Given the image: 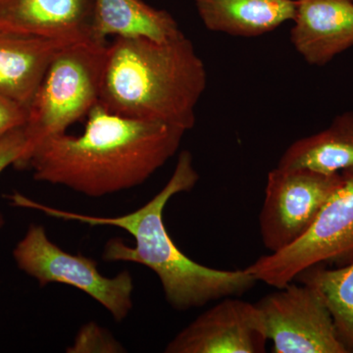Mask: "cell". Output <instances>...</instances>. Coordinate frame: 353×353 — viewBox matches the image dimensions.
<instances>
[{
  "label": "cell",
  "instance_id": "cell-8",
  "mask_svg": "<svg viewBox=\"0 0 353 353\" xmlns=\"http://www.w3.org/2000/svg\"><path fill=\"white\" fill-rule=\"evenodd\" d=\"M274 353H347L321 296L290 283L257 301Z\"/></svg>",
  "mask_w": 353,
  "mask_h": 353
},
{
  "label": "cell",
  "instance_id": "cell-15",
  "mask_svg": "<svg viewBox=\"0 0 353 353\" xmlns=\"http://www.w3.org/2000/svg\"><path fill=\"white\" fill-rule=\"evenodd\" d=\"M282 168H308L325 174L353 169V110L336 116L326 129L297 139L279 160Z\"/></svg>",
  "mask_w": 353,
  "mask_h": 353
},
{
  "label": "cell",
  "instance_id": "cell-14",
  "mask_svg": "<svg viewBox=\"0 0 353 353\" xmlns=\"http://www.w3.org/2000/svg\"><path fill=\"white\" fill-rule=\"evenodd\" d=\"M92 39L146 38L164 41L183 34L171 14L143 0H94Z\"/></svg>",
  "mask_w": 353,
  "mask_h": 353
},
{
  "label": "cell",
  "instance_id": "cell-5",
  "mask_svg": "<svg viewBox=\"0 0 353 353\" xmlns=\"http://www.w3.org/2000/svg\"><path fill=\"white\" fill-rule=\"evenodd\" d=\"M341 183L307 232L284 250L259 257L246 267L257 282L279 288L294 282L316 265L353 262V169L341 172Z\"/></svg>",
  "mask_w": 353,
  "mask_h": 353
},
{
  "label": "cell",
  "instance_id": "cell-3",
  "mask_svg": "<svg viewBox=\"0 0 353 353\" xmlns=\"http://www.w3.org/2000/svg\"><path fill=\"white\" fill-rule=\"evenodd\" d=\"M206 85L205 64L185 34L164 41L115 38L106 48L99 104L187 132Z\"/></svg>",
  "mask_w": 353,
  "mask_h": 353
},
{
  "label": "cell",
  "instance_id": "cell-1",
  "mask_svg": "<svg viewBox=\"0 0 353 353\" xmlns=\"http://www.w3.org/2000/svg\"><path fill=\"white\" fill-rule=\"evenodd\" d=\"M183 130L109 112L97 104L80 136L58 134L30 154L34 180L101 197L143 185L180 148Z\"/></svg>",
  "mask_w": 353,
  "mask_h": 353
},
{
  "label": "cell",
  "instance_id": "cell-19",
  "mask_svg": "<svg viewBox=\"0 0 353 353\" xmlns=\"http://www.w3.org/2000/svg\"><path fill=\"white\" fill-rule=\"evenodd\" d=\"M26 138L24 127L8 132L0 138V174L7 167L15 166L24 152ZM3 218L0 215V228L3 226Z\"/></svg>",
  "mask_w": 353,
  "mask_h": 353
},
{
  "label": "cell",
  "instance_id": "cell-17",
  "mask_svg": "<svg viewBox=\"0 0 353 353\" xmlns=\"http://www.w3.org/2000/svg\"><path fill=\"white\" fill-rule=\"evenodd\" d=\"M124 352V347L114 339L112 334L95 322L83 325L76 334L73 345L67 348V352L69 353Z\"/></svg>",
  "mask_w": 353,
  "mask_h": 353
},
{
  "label": "cell",
  "instance_id": "cell-20",
  "mask_svg": "<svg viewBox=\"0 0 353 353\" xmlns=\"http://www.w3.org/2000/svg\"><path fill=\"white\" fill-rule=\"evenodd\" d=\"M352 1L353 2V0H352Z\"/></svg>",
  "mask_w": 353,
  "mask_h": 353
},
{
  "label": "cell",
  "instance_id": "cell-6",
  "mask_svg": "<svg viewBox=\"0 0 353 353\" xmlns=\"http://www.w3.org/2000/svg\"><path fill=\"white\" fill-rule=\"evenodd\" d=\"M13 257L20 270L38 281L41 287L61 283L81 290L101 303L117 322L131 312L134 280L129 272L104 277L97 261L64 252L50 240L41 225H30L14 248Z\"/></svg>",
  "mask_w": 353,
  "mask_h": 353
},
{
  "label": "cell",
  "instance_id": "cell-9",
  "mask_svg": "<svg viewBox=\"0 0 353 353\" xmlns=\"http://www.w3.org/2000/svg\"><path fill=\"white\" fill-rule=\"evenodd\" d=\"M256 304L224 297L169 341L166 353H263L268 343Z\"/></svg>",
  "mask_w": 353,
  "mask_h": 353
},
{
  "label": "cell",
  "instance_id": "cell-13",
  "mask_svg": "<svg viewBox=\"0 0 353 353\" xmlns=\"http://www.w3.org/2000/svg\"><path fill=\"white\" fill-rule=\"evenodd\" d=\"M204 27L211 32L256 38L296 16L297 0H194Z\"/></svg>",
  "mask_w": 353,
  "mask_h": 353
},
{
  "label": "cell",
  "instance_id": "cell-7",
  "mask_svg": "<svg viewBox=\"0 0 353 353\" xmlns=\"http://www.w3.org/2000/svg\"><path fill=\"white\" fill-rule=\"evenodd\" d=\"M341 183V173L278 166L269 172L259 213L265 248L277 252L299 241Z\"/></svg>",
  "mask_w": 353,
  "mask_h": 353
},
{
  "label": "cell",
  "instance_id": "cell-2",
  "mask_svg": "<svg viewBox=\"0 0 353 353\" xmlns=\"http://www.w3.org/2000/svg\"><path fill=\"white\" fill-rule=\"evenodd\" d=\"M199 180L192 153L183 150L179 155L175 170L163 189L145 205L119 217H99L59 210L32 201L19 192H13L8 199L14 206L36 209L59 219L125 230L134 236L136 245L129 246L121 239H112L104 248L103 259L108 262L145 265L159 278L164 296L172 307L185 311L224 297L241 296L257 283L246 269L218 270L197 263L181 252L169 236L163 221L165 206L176 194L190 192Z\"/></svg>",
  "mask_w": 353,
  "mask_h": 353
},
{
  "label": "cell",
  "instance_id": "cell-18",
  "mask_svg": "<svg viewBox=\"0 0 353 353\" xmlns=\"http://www.w3.org/2000/svg\"><path fill=\"white\" fill-rule=\"evenodd\" d=\"M27 119V106L0 92V138L24 127Z\"/></svg>",
  "mask_w": 353,
  "mask_h": 353
},
{
  "label": "cell",
  "instance_id": "cell-10",
  "mask_svg": "<svg viewBox=\"0 0 353 353\" xmlns=\"http://www.w3.org/2000/svg\"><path fill=\"white\" fill-rule=\"evenodd\" d=\"M94 0H0V32L77 41L92 39Z\"/></svg>",
  "mask_w": 353,
  "mask_h": 353
},
{
  "label": "cell",
  "instance_id": "cell-11",
  "mask_svg": "<svg viewBox=\"0 0 353 353\" xmlns=\"http://www.w3.org/2000/svg\"><path fill=\"white\" fill-rule=\"evenodd\" d=\"M290 43L311 66L322 67L353 48L352 0H297Z\"/></svg>",
  "mask_w": 353,
  "mask_h": 353
},
{
  "label": "cell",
  "instance_id": "cell-16",
  "mask_svg": "<svg viewBox=\"0 0 353 353\" xmlns=\"http://www.w3.org/2000/svg\"><path fill=\"white\" fill-rule=\"evenodd\" d=\"M321 296L333 319L339 340L353 353V262L336 269L316 265L296 278Z\"/></svg>",
  "mask_w": 353,
  "mask_h": 353
},
{
  "label": "cell",
  "instance_id": "cell-4",
  "mask_svg": "<svg viewBox=\"0 0 353 353\" xmlns=\"http://www.w3.org/2000/svg\"><path fill=\"white\" fill-rule=\"evenodd\" d=\"M108 43L94 39L68 44L53 58L28 108L26 145L17 169L46 139L65 134L99 101Z\"/></svg>",
  "mask_w": 353,
  "mask_h": 353
},
{
  "label": "cell",
  "instance_id": "cell-12",
  "mask_svg": "<svg viewBox=\"0 0 353 353\" xmlns=\"http://www.w3.org/2000/svg\"><path fill=\"white\" fill-rule=\"evenodd\" d=\"M70 43L0 32V92L29 108L50 62Z\"/></svg>",
  "mask_w": 353,
  "mask_h": 353
}]
</instances>
